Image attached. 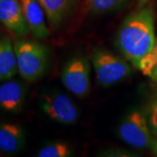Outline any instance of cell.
Returning <instances> with one entry per match:
<instances>
[{"label":"cell","instance_id":"1","mask_svg":"<svg viewBox=\"0 0 157 157\" xmlns=\"http://www.w3.org/2000/svg\"><path fill=\"white\" fill-rule=\"evenodd\" d=\"M155 39L154 11L144 8L125 18L119 29L116 44L127 60L140 69L153 50Z\"/></svg>","mask_w":157,"mask_h":157},{"label":"cell","instance_id":"15","mask_svg":"<svg viewBox=\"0 0 157 157\" xmlns=\"http://www.w3.org/2000/svg\"><path fill=\"white\" fill-rule=\"evenodd\" d=\"M90 11L103 13L114 10L123 3L124 0H85Z\"/></svg>","mask_w":157,"mask_h":157},{"label":"cell","instance_id":"8","mask_svg":"<svg viewBox=\"0 0 157 157\" xmlns=\"http://www.w3.org/2000/svg\"><path fill=\"white\" fill-rule=\"evenodd\" d=\"M29 30L35 38L44 39L50 36L45 20V11L39 0H19Z\"/></svg>","mask_w":157,"mask_h":157},{"label":"cell","instance_id":"6","mask_svg":"<svg viewBox=\"0 0 157 157\" xmlns=\"http://www.w3.org/2000/svg\"><path fill=\"white\" fill-rule=\"evenodd\" d=\"M41 108L50 120L62 125H73L78 120V112L76 105L67 94L60 92L43 94Z\"/></svg>","mask_w":157,"mask_h":157},{"label":"cell","instance_id":"13","mask_svg":"<svg viewBox=\"0 0 157 157\" xmlns=\"http://www.w3.org/2000/svg\"><path fill=\"white\" fill-rule=\"evenodd\" d=\"M73 155L71 147L66 142L53 141L43 146L37 153L39 157H70Z\"/></svg>","mask_w":157,"mask_h":157},{"label":"cell","instance_id":"3","mask_svg":"<svg viewBox=\"0 0 157 157\" xmlns=\"http://www.w3.org/2000/svg\"><path fill=\"white\" fill-rule=\"evenodd\" d=\"M118 135L126 144L139 149H150L155 140L146 113L136 109L128 113L121 121L118 128Z\"/></svg>","mask_w":157,"mask_h":157},{"label":"cell","instance_id":"7","mask_svg":"<svg viewBox=\"0 0 157 157\" xmlns=\"http://www.w3.org/2000/svg\"><path fill=\"white\" fill-rule=\"evenodd\" d=\"M0 22L17 35L25 34L29 30L19 0H0Z\"/></svg>","mask_w":157,"mask_h":157},{"label":"cell","instance_id":"16","mask_svg":"<svg viewBox=\"0 0 157 157\" xmlns=\"http://www.w3.org/2000/svg\"><path fill=\"white\" fill-rule=\"evenodd\" d=\"M146 116L152 133L157 137V92L153 94L150 99Z\"/></svg>","mask_w":157,"mask_h":157},{"label":"cell","instance_id":"14","mask_svg":"<svg viewBox=\"0 0 157 157\" xmlns=\"http://www.w3.org/2000/svg\"><path fill=\"white\" fill-rule=\"evenodd\" d=\"M139 70L157 84V33L154 48L149 55L141 63Z\"/></svg>","mask_w":157,"mask_h":157},{"label":"cell","instance_id":"9","mask_svg":"<svg viewBox=\"0 0 157 157\" xmlns=\"http://www.w3.org/2000/svg\"><path fill=\"white\" fill-rule=\"evenodd\" d=\"M25 100V89L19 81L7 79L0 84V109L17 113L22 110Z\"/></svg>","mask_w":157,"mask_h":157},{"label":"cell","instance_id":"11","mask_svg":"<svg viewBox=\"0 0 157 157\" xmlns=\"http://www.w3.org/2000/svg\"><path fill=\"white\" fill-rule=\"evenodd\" d=\"M17 71L14 44L9 38L0 39V81L14 77Z\"/></svg>","mask_w":157,"mask_h":157},{"label":"cell","instance_id":"2","mask_svg":"<svg viewBox=\"0 0 157 157\" xmlns=\"http://www.w3.org/2000/svg\"><path fill=\"white\" fill-rule=\"evenodd\" d=\"M17 71L27 81L41 78L48 66V50L40 43L20 39L14 43Z\"/></svg>","mask_w":157,"mask_h":157},{"label":"cell","instance_id":"17","mask_svg":"<svg viewBox=\"0 0 157 157\" xmlns=\"http://www.w3.org/2000/svg\"><path fill=\"white\" fill-rule=\"evenodd\" d=\"M150 149H151V151L153 152V154H154L155 156H157V137H155V140L153 141V144H152Z\"/></svg>","mask_w":157,"mask_h":157},{"label":"cell","instance_id":"12","mask_svg":"<svg viewBox=\"0 0 157 157\" xmlns=\"http://www.w3.org/2000/svg\"><path fill=\"white\" fill-rule=\"evenodd\" d=\"M51 25H60L67 16L73 0H39Z\"/></svg>","mask_w":157,"mask_h":157},{"label":"cell","instance_id":"5","mask_svg":"<svg viewBox=\"0 0 157 157\" xmlns=\"http://www.w3.org/2000/svg\"><path fill=\"white\" fill-rule=\"evenodd\" d=\"M91 67L83 56L70 59L62 68L61 80L66 88L78 97H84L90 91Z\"/></svg>","mask_w":157,"mask_h":157},{"label":"cell","instance_id":"4","mask_svg":"<svg viewBox=\"0 0 157 157\" xmlns=\"http://www.w3.org/2000/svg\"><path fill=\"white\" fill-rule=\"evenodd\" d=\"M92 64L98 82L105 87L128 78L132 72L130 66L122 59L102 49L93 52Z\"/></svg>","mask_w":157,"mask_h":157},{"label":"cell","instance_id":"10","mask_svg":"<svg viewBox=\"0 0 157 157\" xmlns=\"http://www.w3.org/2000/svg\"><path fill=\"white\" fill-rule=\"evenodd\" d=\"M25 144V135L18 124L0 123V150L6 154L14 155Z\"/></svg>","mask_w":157,"mask_h":157}]
</instances>
